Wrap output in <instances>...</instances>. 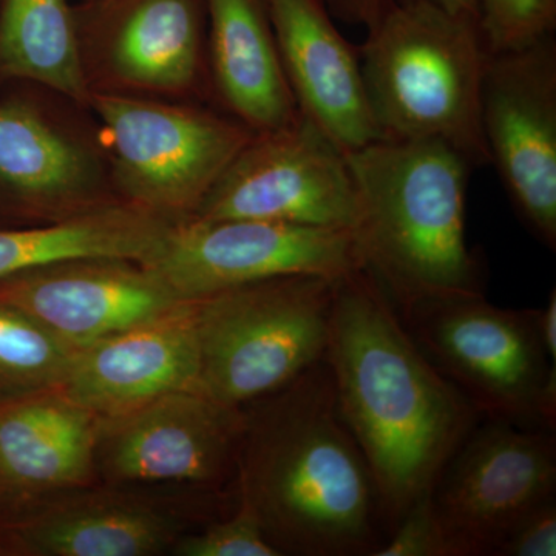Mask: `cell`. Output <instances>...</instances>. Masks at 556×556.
<instances>
[{
	"label": "cell",
	"instance_id": "21",
	"mask_svg": "<svg viewBox=\"0 0 556 556\" xmlns=\"http://www.w3.org/2000/svg\"><path fill=\"white\" fill-rule=\"evenodd\" d=\"M178 222L118 203L51 225L0 228V278L78 257H121L148 263Z\"/></svg>",
	"mask_w": 556,
	"mask_h": 556
},
{
	"label": "cell",
	"instance_id": "27",
	"mask_svg": "<svg viewBox=\"0 0 556 556\" xmlns=\"http://www.w3.org/2000/svg\"><path fill=\"white\" fill-rule=\"evenodd\" d=\"M556 501L555 497L530 511L508 533L497 547L495 556H555Z\"/></svg>",
	"mask_w": 556,
	"mask_h": 556
},
{
	"label": "cell",
	"instance_id": "3",
	"mask_svg": "<svg viewBox=\"0 0 556 556\" xmlns=\"http://www.w3.org/2000/svg\"><path fill=\"white\" fill-rule=\"evenodd\" d=\"M356 186L354 237L364 268L397 311L428 299L482 294L467 247V185L473 169L439 141L378 139L346 152Z\"/></svg>",
	"mask_w": 556,
	"mask_h": 556
},
{
	"label": "cell",
	"instance_id": "2",
	"mask_svg": "<svg viewBox=\"0 0 556 556\" xmlns=\"http://www.w3.org/2000/svg\"><path fill=\"white\" fill-rule=\"evenodd\" d=\"M239 501L280 555L375 556L378 486L348 430L327 362L244 407Z\"/></svg>",
	"mask_w": 556,
	"mask_h": 556
},
{
	"label": "cell",
	"instance_id": "6",
	"mask_svg": "<svg viewBox=\"0 0 556 556\" xmlns=\"http://www.w3.org/2000/svg\"><path fill=\"white\" fill-rule=\"evenodd\" d=\"M397 313L478 413L554 433L556 364L541 340L540 311L497 308L484 294H470L422 300Z\"/></svg>",
	"mask_w": 556,
	"mask_h": 556
},
{
	"label": "cell",
	"instance_id": "9",
	"mask_svg": "<svg viewBox=\"0 0 556 556\" xmlns=\"http://www.w3.org/2000/svg\"><path fill=\"white\" fill-rule=\"evenodd\" d=\"M75 14L90 97L215 108L206 0H83Z\"/></svg>",
	"mask_w": 556,
	"mask_h": 556
},
{
	"label": "cell",
	"instance_id": "18",
	"mask_svg": "<svg viewBox=\"0 0 556 556\" xmlns=\"http://www.w3.org/2000/svg\"><path fill=\"white\" fill-rule=\"evenodd\" d=\"M268 9L300 113L345 152L378 141L357 47L336 27L324 0H268Z\"/></svg>",
	"mask_w": 556,
	"mask_h": 556
},
{
	"label": "cell",
	"instance_id": "5",
	"mask_svg": "<svg viewBox=\"0 0 556 556\" xmlns=\"http://www.w3.org/2000/svg\"><path fill=\"white\" fill-rule=\"evenodd\" d=\"M339 278L295 274L197 300L204 396L244 408L324 361Z\"/></svg>",
	"mask_w": 556,
	"mask_h": 556
},
{
	"label": "cell",
	"instance_id": "12",
	"mask_svg": "<svg viewBox=\"0 0 556 556\" xmlns=\"http://www.w3.org/2000/svg\"><path fill=\"white\" fill-rule=\"evenodd\" d=\"M244 409L195 390L177 391L142 407L100 417L94 473L101 484L222 489L236 479Z\"/></svg>",
	"mask_w": 556,
	"mask_h": 556
},
{
	"label": "cell",
	"instance_id": "8",
	"mask_svg": "<svg viewBox=\"0 0 556 556\" xmlns=\"http://www.w3.org/2000/svg\"><path fill=\"white\" fill-rule=\"evenodd\" d=\"M28 89L0 100V217L51 225L124 203L90 109Z\"/></svg>",
	"mask_w": 556,
	"mask_h": 556
},
{
	"label": "cell",
	"instance_id": "23",
	"mask_svg": "<svg viewBox=\"0 0 556 556\" xmlns=\"http://www.w3.org/2000/svg\"><path fill=\"white\" fill-rule=\"evenodd\" d=\"M75 353L24 311L0 302V401L58 390Z\"/></svg>",
	"mask_w": 556,
	"mask_h": 556
},
{
	"label": "cell",
	"instance_id": "30",
	"mask_svg": "<svg viewBox=\"0 0 556 556\" xmlns=\"http://www.w3.org/2000/svg\"><path fill=\"white\" fill-rule=\"evenodd\" d=\"M427 2L470 20L479 21L481 16V0H427Z\"/></svg>",
	"mask_w": 556,
	"mask_h": 556
},
{
	"label": "cell",
	"instance_id": "29",
	"mask_svg": "<svg viewBox=\"0 0 556 556\" xmlns=\"http://www.w3.org/2000/svg\"><path fill=\"white\" fill-rule=\"evenodd\" d=\"M540 331L548 361L556 364V292L552 289L546 306L540 309Z\"/></svg>",
	"mask_w": 556,
	"mask_h": 556
},
{
	"label": "cell",
	"instance_id": "4",
	"mask_svg": "<svg viewBox=\"0 0 556 556\" xmlns=\"http://www.w3.org/2000/svg\"><path fill=\"white\" fill-rule=\"evenodd\" d=\"M380 139L439 141L490 164L481 93L489 50L479 21L427 0H394L357 47Z\"/></svg>",
	"mask_w": 556,
	"mask_h": 556
},
{
	"label": "cell",
	"instance_id": "14",
	"mask_svg": "<svg viewBox=\"0 0 556 556\" xmlns=\"http://www.w3.org/2000/svg\"><path fill=\"white\" fill-rule=\"evenodd\" d=\"M482 135L526 228L556 249V40L489 53L481 93Z\"/></svg>",
	"mask_w": 556,
	"mask_h": 556
},
{
	"label": "cell",
	"instance_id": "10",
	"mask_svg": "<svg viewBox=\"0 0 556 556\" xmlns=\"http://www.w3.org/2000/svg\"><path fill=\"white\" fill-rule=\"evenodd\" d=\"M190 219H260L354 232L357 192L346 152L300 113L287 127L254 134Z\"/></svg>",
	"mask_w": 556,
	"mask_h": 556
},
{
	"label": "cell",
	"instance_id": "19",
	"mask_svg": "<svg viewBox=\"0 0 556 556\" xmlns=\"http://www.w3.org/2000/svg\"><path fill=\"white\" fill-rule=\"evenodd\" d=\"M100 417L60 390L0 401V521L46 497L97 484Z\"/></svg>",
	"mask_w": 556,
	"mask_h": 556
},
{
	"label": "cell",
	"instance_id": "22",
	"mask_svg": "<svg viewBox=\"0 0 556 556\" xmlns=\"http://www.w3.org/2000/svg\"><path fill=\"white\" fill-rule=\"evenodd\" d=\"M33 84L89 108L75 5L0 0V84Z\"/></svg>",
	"mask_w": 556,
	"mask_h": 556
},
{
	"label": "cell",
	"instance_id": "25",
	"mask_svg": "<svg viewBox=\"0 0 556 556\" xmlns=\"http://www.w3.org/2000/svg\"><path fill=\"white\" fill-rule=\"evenodd\" d=\"M178 556H281L270 544L254 511L243 503L228 518L179 536L170 551Z\"/></svg>",
	"mask_w": 556,
	"mask_h": 556
},
{
	"label": "cell",
	"instance_id": "16",
	"mask_svg": "<svg viewBox=\"0 0 556 556\" xmlns=\"http://www.w3.org/2000/svg\"><path fill=\"white\" fill-rule=\"evenodd\" d=\"M0 302L80 350L159 317L182 300L137 260L78 257L0 278Z\"/></svg>",
	"mask_w": 556,
	"mask_h": 556
},
{
	"label": "cell",
	"instance_id": "24",
	"mask_svg": "<svg viewBox=\"0 0 556 556\" xmlns=\"http://www.w3.org/2000/svg\"><path fill=\"white\" fill-rule=\"evenodd\" d=\"M479 27L489 53L529 46L555 35L556 0H481Z\"/></svg>",
	"mask_w": 556,
	"mask_h": 556
},
{
	"label": "cell",
	"instance_id": "28",
	"mask_svg": "<svg viewBox=\"0 0 556 556\" xmlns=\"http://www.w3.org/2000/svg\"><path fill=\"white\" fill-rule=\"evenodd\" d=\"M334 20L369 28L394 0H324Z\"/></svg>",
	"mask_w": 556,
	"mask_h": 556
},
{
	"label": "cell",
	"instance_id": "13",
	"mask_svg": "<svg viewBox=\"0 0 556 556\" xmlns=\"http://www.w3.org/2000/svg\"><path fill=\"white\" fill-rule=\"evenodd\" d=\"M182 302L269 278H331L364 269L350 230L306 228L260 219H186L148 263Z\"/></svg>",
	"mask_w": 556,
	"mask_h": 556
},
{
	"label": "cell",
	"instance_id": "15",
	"mask_svg": "<svg viewBox=\"0 0 556 556\" xmlns=\"http://www.w3.org/2000/svg\"><path fill=\"white\" fill-rule=\"evenodd\" d=\"M188 515L138 489L97 484L46 497L0 521V556H155Z\"/></svg>",
	"mask_w": 556,
	"mask_h": 556
},
{
	"label": "cell",
	"instance_id": "7",
	"mask_svg": "<svg viewBox=\"0 0 556 556\" xmlns=\"http://www.w3.org/2000/svg\"><path fill=\"white\" fill-rule=\"evenodd\" d=\"M116 193L124 203L186 222L255 131L218 108L93 93Z\"/></svg>",
	"mask_w": 556,
	"mask_h": 556
},
{
	"label": "cell",
	"instance_id": "26",
	"mask_svg": "<svg viewBox=\"0 0 556 556\" xmlns=\"http://www.w3.org/2000/svg\"><path fill=\"white\" fill-rule=\"evenodd\" d=\"M375 556H455L434 514L430 493L408 508Z\"/></svg>",
	"mask_w": 556,
	"mask_h": 556
},
{
	"label": "cell",
	"instance_id": "20",
	"mask_svg": "<svg viewBox=\"0 0 556 556\" xmlns=\"http://www.w3.org/2000/svg\"><path fill=\"white\" fill-rule=\"evenodd\" d=\"M207 60L215 108L255 134L277 130L300 116L268 0H206Z\"/></svg>",
	"mask_w": 556,
	"mask_h": 556
},
{
	"label": "cell",
	"instance_id": "11",
	"mask_svg": "<svg viewBox=\"0 0 556 556\" xmlns=\"http://www.w3.org/2000/svg\"><path fill=\"white\" fill-rule=\"evenodd\" d=\"M552 431L486 417L475 424L431 486L455 556H495L514 527L555 497Z\"/></svg>",
	"mask_w": 556,
	"mask_h": 556
},
{
	"label": "cell",
	"instance_id": "17",
	"mask_svg": "<svg viewBox=\"0 0 556 556\" xmlns=\"http://www.w3.org/2000/svg\"><path fill=\"white\" fill-rule=\"evenodd\" d=\"M197 300L76 350L58 390L98 417L195 390L199 380Z\"/></svg>",
	"mask_w": 556,
	"mask_h": 556
},
{
	"label": "cell",
	"instance_id": "1",
	"mask_svg": "<svg viewBox=\"0 0 556 556\" xmlns=\"http://www.w3.org/2000/svg\"><path fill=\"white\" fill-rule=\"evenodd\" d=\"M324 358L391 532L431 492L478 412L417 345L365 268L338 280Z\"/></svg>",
	"mask_w": 556,
	"mask_h": 556
}]
</instances>
